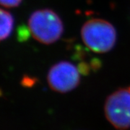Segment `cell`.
Returning a JSON list of instances; mask_svg holds the SVG:
<instances>
[{"label": "cell", "instance_id": "cell-1", "mask_svg": "<svg viewBox=\"0 0 130 130\" xmlns=\"http://www.w3.org/2000/svg\"><path fill=\"white\" fill-rule=\"evenodd\" d=\"M116 37L113 25L103 19H90L81 28V38L85 45L98 54L111 51L116 44Z\"/></svg>", "mask_w": 130, "mask_h": 130}, {"label": "cell", "instance_id": "cell-2", "mask_svg": "<svg viewBox=\"0 0 130 130\" xmlns=\"http://www.w3.org/2000/svg\"><path fill=\"white\" fill-rule=\"evenodd\" d=\"M28 29L37 41L51 44L57 41L64 32V25L60 17L50 9L35 11L28 19Z\"/></svg>", "mask_w": 130, "mask_h": 130}, {"label": "cell", "instance_id": "cell-3", "mask_svg": "<svg viewBox=\"0 0 130 130\" xmlns=\"http://www.w3.org/2000/svg\"><path fill=\"white\" fill-rule=\"evenodd\" d=\"M107 120L118 130L130 128V88H121L109 95L104 104Z\"/></svg>", "mask_w": 130, "mask_h": 130}, {"label": "cell", "instance_id": "cell-5", "mask_svg": "<svg viewBox=\"0 0 130 130\" xmlns=\"http://www.w3.org/2000/svg\"><path fill=\"white\" fill-rule=\"evenodd\" d=\"M14 24V20L12 14L0 8V41H5L12 34Z\"/></svg>", "mask_w": 130, "mask_h": 130}, {"label": "cell", "instance_id": "cell-4", "mask_svg": "<svg viewBox=\"0 0 130 130\" xmlns=\"http://www.w3.org/2000/svg\"><path fill=\"white\" fill-rule=\"evenodd\" d=\"M47 82L51 90L60 93L73 90L80 82V70L68 61H61L48 70Z\"/></svg>", "mask_w": 130, "mask_h": 130}, {"label": "cell", "instance_id": "cell-6", "mask_svg": "<svg viewBox=\"0 0 130 130\" xmlns=\"http://www.w3.org/2000/svg\"><path fill=\"white\" fill-rule=\"evenodd\" d=\"M23 0H0V5L5 7H16L21 4Z\"/></svg>", "mask_w": 130, "mask_h": 130}]
</instances>
